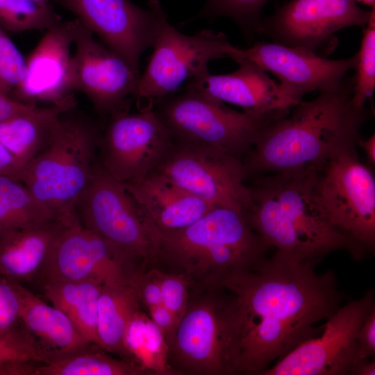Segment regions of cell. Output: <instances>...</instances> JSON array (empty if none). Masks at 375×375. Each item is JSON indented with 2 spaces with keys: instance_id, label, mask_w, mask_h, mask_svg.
<instances>
[{
  "instance_id": "obj_3",
  "label": "cell",
  "mask_w": 375,
  "mask_h": 375,
  "mask_svg": "<svg viewBox=\"0 0 375 375\" xmlns=\"http://www.w3.org/2000/svg\"><path fill=\"white\" fill-rule=\"evenodd\" d=\"M315 171L273 174L250 188L251 228L272 248L300 261L317 264L328 253L346 251L355 260L369 250L325 217L315 192Z\"/></svg>"
},
{
  "instance_id": "obj_19",
  "label": "cell",
  "mask_w": 375,
  "mask_h": 375,
  "mask_svg": "<svg viewBox=\"0 0 375 375\" xmlns=\"http://www.w3.org/2000/svg\"><path fill=\"white\" fill-rule=\"evenodd\" d=\"M236 62L239 67L235 72L212 74L208 70L204 71L182 90H194L259 116L288 113L301 101L272 80L257 65L246 60Z\"/></svg>"
},
{
  "instance_id": "obj_24",
  "label": "cell",
  "mask_w": 375,
  "mask_h": 375,
  "mask_svg": "<svg viewBox=\"0 0 375 375\" xmlns=\"http://www.w3.org/2000/svg\"><path fill=\"white\" fill-rule=\"evenodd\" d=\"M75 105L71 94L50 106H35L0 122V143L26 166L45 149L58 120Z\"/></svg>"
},
{
  "instance_id": "obj_42",
  "label": "cell",
  "mask_w": 375,
  "mask_h": 375,
  "mask_svg": "<svg viewBox=\"0 0 375 375\" xmlns=\"http://www.w3.org/2000/svg\"><path fill=\"white\" fill-rule=\"evenodd\" d=\"M358 144L365 151L368 161L371 165L375 163V134L369 138L367 140H363L358 139L357 142Z\"/></svg>"
},
{
  "instance_id": "obj_6",
  "label": "cell",
  "mask_w": 375,
  "mask_h": 375,
  "mask_svg": "<svg viewBox=\"0 0 375 375\" xmlns=\"http://www.w3.org/2000/svg\"><path fill=\"white\" fill-rule=\"evenodd\" d=\"M63 115L45 149L26 165L21 178L36 199L60 219L76 213L77 203L92 177L99 143L90 121Z\"/></svg>"
},
{
  "instance_id": "obj_30",
  "label": "cell",
  "mask_w": 375,
  "mask_h": 375,
  "mask_svg": "<svg viewBox=\"0 0 375 375\" xmlns=\"http://www.w3.org/2000/svg\"><path fill=\"white\" fill-rule=\"evenodd\" d=\"M61 21L51 3L33 0H0V26L6 32L47 31Z\"/></svg>"
},
{
  "instance_id": "obj_41",
  "label": "cell",
  "mask_w": 375,
  "mask_h": 375,
  "mask_svg": "<svg viewBox=\"0 0 375 375\" xmlns=\"http://www.w3.org/2000/svg\"><path fill=\"white\" fill-rule=\"evenodd\" d=\"M36 104L16 101L9 96L0 94V122L26 111Z\"/></svg>"
},
{
  "instance_id": "obj_2",
  "label": "cell",
  "mask_w": 375,
  "mask_h": 375,
  "mask_svg": "<svg viewBox=\"0 0 375 375\" xmlns=\"http://www.w3.org/2000/svg\"><path fill=\"white\" fill-rule=\"evenodd\" d=\"M352 86V77L344 78L267 126L244 160L249 174L315 171L356 147L368 112L353 103Z\"/></svg>"
},
{
  "instance_id": "obj_7",
  "label": "cell",
  "mask_w": 375,
  "mask_h": 375,
  "mask_svg": "<svg viewBox=\"0 0 375 375\" xmlns=\"http://www.w3.org/2000/svg\"><path fill=\"white\" fill-rule=\"evenodd\" d=\"M148 6L156 12L158 25L153 51L135 95L140 110L153 108L208 70L210 61L232 59L240 49L219 31L204 29L192 35L183 34L169 23L159 0H148Z\"/></svg>"
},
{
  "instance_id": "obj_17",
  "label": "cell",
  "mask_w": 375,
  "mask_h": 375,
  "mask_svg": "<svg viewBox=\"0 0 375 375\" xmlns=\"http://www.w3.org/2000/svg\"><path fill=\"white\" fill-rule=\"evenodd\" d=\"M137 74L143 52L152 47L158 17L129 0H57Z\"/></svg>"
},
{
  "instance_id": "obj_18",
  "label": "cell",
  "mask_w": 375,
  "mask_h": 375,
  "mask_svg": "<svg viewBox=\"0 0 375 375\" xmlns=\"http://www.w3.org/2000/svg\"><path fill=\"white\" fill-rule=\"evenodd\" d=\"M232 60H246L280 81V85L297 99L313 91L337 86L355 67L356 54L349 58L329 60L311 51L274 42H257L240 49Z\"/></svg>"
},
{
  "instance_id": "obj_11",
  "label": "cell",
  "mask_w": 375,
  "mask_h": 375,
  "mask_svg": "<svg viewBox=\"0 0 375 375\" xmlns=\"http://www.w3.org/2000/svg\"><path fill=\"white\" fill-rule=\"evenodd\" d=\"M215 207L245 215L253 206L241 158L210 147L173 142L153 171Z\"/></svg>"
},
{
  "instance_id": "obj_39",
  "label": "cell",
  "mask_w": 375,
  "mask_h": 375,
  "mask_svg": "<svg viewBox=\"0 0 375 375\" xmlns=\"http://www.w3.org/2000/svg\"><path fill=\"white\" fill-rule=\"evenodd\" d=\"M146 311L153 322L163 333L169 347L178 320L163 304L150 307L146 309Z\"/></svg>"
},
{
  "instance_id": "obj_36",
  "label": "cell",
  "mask_w": 375,
  "mask_h": 375,
  "mask_svg": "<svg viewBox=\"0 0 375 375\" xmlns=\"http://www.w3.org/2000/svg\"><path fill=\"white\" fill-rule=\"evenodd\" d=\"M20 301L16 283L0 274V336L19 324Z\"/></svg>"
},
{
  "instance_id": "obj_1",
  "label": "cell",
  "mask_w": 375,
  "mask_h": 375,
  "mask_svg": "<svg viewBox=\"0 0 375 375\" xmlns=\"http://www.w3.org/2000/svg\"><path fill=\"white\" fill-rule=\"evenodd\" d=\"M300 261L279 251L256 269L235 274L222 283L235 297L238 323L237 375H261L301 343L319 336L342 304L333 270Z\"/></svg>"
},
{
  "instance_id": "obj_8",
  "label": "cell",
  "mask_w": 375,
  "mask_h": 375,
  "mask_svg": "<svg viewBox=\"0 0 375 375\" xmlns=\"http://www.w3.org/2000/svg\"><path fill=\"white\" fill-rule=\"evenodd\" d=\"M181 91L155 105L173 142L210 147L239 158L247 154L267 126L287 115L240 112L198 91Z\"/></svg>"
},
{
  "instance_id": "obj_40",
  "label": "cell",
  "mask_w": 375,
  "mask_h": 375,
  "mask_svg": "<svg viewBox=\"0 0 375 375\" xmlns=\"http://www.w3.org/2000/svg\"><path fill=\"white\" fill-rule=\"evenodd\" d=\"M25 165L0 143V176L21 178Z\"/></svg>"
},
{
  "instance_id": "obj_5",
  "label": "cell",
  "mask_w": 375,
  "mask_h": 375,
  "mask_svg": "<svg viewBox=\"0 0 375 375\" xmlns=\"http://www.w3.org/2000/svg\"><path fill=\"white\" fill-rule=\"evenodd\" d=\"M238 336L234 295L223 286H189L169 344V365L176 374L236 375Z\"/></svg>"
},
{
  "instance_id": "obj_22",
  "label": "cell",
  "mask_w": 375,
  "mask_h": 375,
  "mask_svg": "<svg viewBox=\"0 0 375 375\" xmlns=\"http://www.w3.org/2000/svg\"><path fill=\"white\" fill-rule=\"evenodd\" d=\"M15 283L20 301L19 322L42 362L62 358L90 343L63 312Z\"/></svg>"
},
{
  "instance_id": "obj_15",
  "label": "cell",
  "mask_w": 375,
  "mask_h": 375,
  "mask_svg": "<svg viewBox=\"0 0 375 375\" xmlns=\"http://www.w3.org/2000/svg\"><path fill=\"white\" fill-rule=\"evenodd\" d=\"M374 10L362 9L356 0H291L262 19L258 35L318 54L338 31L366 26Z\"/></svg>"
},
{
  "instance_id": "obj_28",
  "label": "cell",
  "mask_w": 375,
  "mask_h": 375,
  "mask_svg": "<svg viewBox=\"0 0 375 375\" xmlns=\"http://www.w3.org/2000/svg\"><path fill=\"white\" fill-rule=\"evenodd\" d=\"M144 374L134 363L114 358L92 343L58 359L39 362L34 372V375Z\"/></svg>"
},
{
  "instance_id": "obj_12",
  "label": "cell",
  "mask_w": 375,
  "mask_h": 375,
  "mask_svg": "<svg viewBox=\"0 0 375 375\" xmlns=\"http://www.w3.org/2000/svg\"><path fill=\"white\" fill-rule=\"evenodd\" d=\"M145 270L128 255L84 226L76 213L66 218L36 277L42 283L91 281L115 286L133 283Z\"/></svg>"
},
{
  "instance_id": "obj_16",
  "label": "cell",
  "mask_w": 375,
  "mask_h": 375,
  "mask_svg": "<svg viewBox=\"0 0 375 375\" xmlns=\"http://www.w3.org/2000/svg\"><path fill=\"white\" fill-rule=\"evenodd\" d=\"M94 35L76 19L71 88L85 94L98 112L112 115L135 99L140 74Z\"/></svg>"
},
{
  "instance_id": "obj_23",
  "label": "cell",
  "mask_w": 375,
  "mask_h": 375,
  "mask_svg": "<svg viewBox=\"0 0 375 375\" xmlns=\"http://www.w3.org/2000/svg\"><path fill=\"white\" fill-rule=\"evenodd\" d=\"M65 219L0 234V274L21 284L36 277L62 230Z\"/></svg>"
},
{
  "instance_id": "obj_26",
  "label": "cell",
  "mask_w": 375,
  "mask_h": 375,
  "mask_svg": "<svg viewBox=\"0 0 375 375\" xmlns=\"http://www.w3.org/2000/svg\"><path fill=\"white\" fill-rule=\"evenodd\" d=\"M141 306L133 283L103 286L97 312L99 347L128 361L124 348V336L133 315Z\"/></svg>"
},
{
  "instance_id": "obj_21",
  "label": "cell",
  "mask_w": 375,
  "mask_h": 375,
  "mask_svg": "<svg viewBox=\"0 0 375 375\" xmlns=\"http://www.w3.org/2000/svg\"><path fill=\"white\" fill-rule=\"evenodd\" d=\"M123 183L159 233L186 228L215 208L156 172Z\"/></svg>"
},
{
  "instance_id": "obj_38",
  "label": "cell",
  "mask_w": 375,
  "mask_h": 375,
  "mask_svg": "<svg viewBox=\"0 0 375 375\" xmlns=\"http://www.w3.org/2000/svg\"><path fill=\"white\" fill-rule=\"evenodd\" d=\"M359 347V361L367 360L375 357V308L363 322L356 336Z\"/></svg>"
},
{
  "instance_id": "obj_25",
  "label": "cell",
  "mask_w": 375,
  "mask_h": 375,
  "mask_svg": "<svg viewBox=\"0 0 375 375\" xmlns=\"http://www.w3.org/2000/svg\"><path fill=\"white\" fill-rule=\"evenodd\" d=\"M42 283L44 297L72 322L90 343L99 346L98 302L102 285L91 281H58Z\"/></svg>"
},
{
  "instance_id": "obj_44",
  "label": "cell",
  "mask_w": 375,
  "mask_h": 375,
  "mask_svg": "<svg viewBox=\"0 0 375 375\" xmlns=\"http://www.w3.org/2000/svg\"><path fill=\"white\" fill-rule=\"evenodd\" d=\"M356 1L362 3L372 8H375V0H356Z\"/></svg>"
},
{
  "instance_id": "obj_31",
  "label": "cell",
  "mask_w": 375,
  "mask_h": 375,
  "mask_svg": "<svg viewBox=\"0 0 375 375\" xmlns=\"http://www.w3.org/2000/svg\"><path fill=\"white\" fill-rule=\"evenodd\" d=\"M269 0H206L204 6L194 18L215 19L227 17L233 19L251 42L262 21L261 12Z\"/></svg>"
},
{
  "instance_id": "obj_14",
  "label": "cell",
  "mask_w": 375,
  "mask_h": 375,
  "mask_svg": "<svg viewBox=\"0 0 375 375\" xmlns=\"http://www.w3.org/2000/svg\"><path fill=\"white\" fill-rule=\"evenodd\" d=\"M129 113L117 111L99 142L102 167L117 181L128 183L153 172L171 148V135L154 108Z\"/></svg>"
},
{
  "instance_id": "obj_4",
  "label": "cell",
  "mask_w": 375,
  "mask_h": 375,
  "mask_svg": "<svg viewBox=\"0 0 375 375\" xmlns=\"http://www.w3.org/2000/svg\"><path fill=\"white\" fill-rule=\"evenodd\" d=\"M270 248L244 213L215 207L186 228L158 232L152 267L183 275L192 288L222 286L230 276L259 267Z\"/></svg>"
},
{
  "instance_id": "obj_34",
  "label": "cell",
  "mask_w": 375,
  "mask_h": 375,
  "mask_svg": "<svg viewBox=\"0 0 375 375\" xmlns=\"http://www.w3.org/2000/svg\"><path fill=\"white\" fill-rule=\"evenodd\" d=\"M0 26V94L9 96L24 78L26 59Z\"/></svg>"
},
{
  "instance_id": "obj_13",
  "label": "cell",
  "mask_w": 375,
  "mask_h": 375,
  "mask_svg": "<svg viewBox=\"0 0 375 375\" xmlns=\"http://www.w3.org/2000/svg\"><path fill=\"white\" fill-rule=\"evenodd\" d=\"M374 308V291L369 289L327 318L319 336L299 344L261 375H350L360 362L357 333Z\"/></svg>"
},
{
  "instance_id": "obj_9",
  "label": "cell",
  "mask_w": 375,
  "mask_h": 375,
  "mask_svg": "<svg viewBox=\"0 0 375 375\" xmlns=\"http://www.w3.org/2000/svg\"><path fill=\"white\" fill-rule=\"evenodd\" d=\"M76 212L81 222L135 260L151 267L158 253V231L124 184L95 165L81 196Z\"/></svg>"
},
{
  "instance_id": "obj_43",
  "label": "cell",
  "mask_w": 375,
  "mask_h": 375,
  "mask_svg": "<svg viewBox=\"0 0 375 375\" xmlns=\"http://www.w3.org/2000/svg\"><path fill=\"white\" fill-rule=\"evenodd\" d=\"M375 360H363L358 362L351 369L350 375H374Z\"/></svg>"
},
{
  "instance_id": "obj_45",
  "label": "cell",
  "mask_w": 375,
  "mask_h": 375,
  "mask_svg": "<svg viewBox=\"0 0 375 375\" xmlns=\"http://www.w3.org/2000/svg\"><path fill=\"white\" fill-rule=\"evenodd\" d=\"M33 1L42 3H46V4L50 3V1H51V0H33Z\"/></svg>"
},
{
  "instance_id": "obj_20",
  "label": "cell",
  "mask_w": 375,
  "mask_h": 375,
  "mask_svg": "<svg viewBox=\"0 0 375 375\" xmlns=\"http://www.w3.org/2000/svg\"><path fill=\"white\" fill-rule=\"evenodd\" d=\"M76 19L60 22L47 30L26 59L24 79L9 95L12 99L35 104L43 101L57 103L72 92L70 53L74 44Z\"/></svg>"
},
{
  "instance_id": "obj_37",
  "label": "cell",
  "mask_w": 375,
  "mask_h": 375,
  "mask_svg": "<svg viewBox=\"0 0 375 375\" xmlns=\"http://www.w3.org/2000/svg\"><path fill=\"white\" fill-rule=\"evenodd\" d=\"M133 283L140 303L145 309L162 304L160 285L151 267L140 273Z\"/></svg>"
},
{
  "instance_id": "obj_33",
  "label": "cell",
  "mask_w": 375,
  "mask_h": 375,
  "mask_svg": "<svg viewBox=\"0 0 375 375\" xmlns=\"http://www.w3.org/2000/svg\"><path fill=\"white\" fill-rule=\"evenodd\" d=\"M24 362H42L30 336L19 324L0 336V375H8L13 365Z\"/></svg>"
},
{
  "instance_id": "obj_35",
  "label": "cell",
  "mask_w": 375,
  "mask_h": 375,
  "mask_svg": "<svg viewBox=\"0 0 375 375\" xmlns=\"http://www.w3.org/2000/svg\"><path fill=\"white\" fill-rule=\"evenodd\" d=\"M160 285L162 304L179 321L189 298L188 280L182 274L151 267Z\"/></svg>"
},
{
  "instance_id": "obj_29",
  "label": "cell",
  "mask_w": 375,
  "mask_h": 375,
  "mask_svg": "<svg viewBox=\"0 0 375 375\" xmlns=\"http://www.w3.org/2000/svg\"><path fill=\"white\" fill-rule=\"evenodd\" d=\"M59 219L40 203L19 179L0 176V234Z\"/></svg>"
},
{
  "instance_id": "obj_10",
  "label": "cell",
  "mask_w": 375,
  "mask_h": 375,
  "mask_svg": "<svg viewBox=\"0 0 375 375\" xmlns=\"http://www.w3.org/2000/svg\"><path fill=\"white\" fill-rule=\"evenodd\" d=\"M315 192L326 219L369 251L375 244V178L356 147L344 149L315 170Z\"/></svg>"
},
{
  "instance_id": "obj_32",
  "label": "cell",
  "mask_w": 375,
  "mask_h": 375,
  "mask_svg": "<svg viewBox=\"0 0 375 375\" xmlns=\"http://www.w3.org/2000/svg\"><path fill=\"white\" fill-rule=\"evenodd\" d=\"M360 49L352 77V101L357 107H364L373 96L375 89V10L365 26Z\"/></svg>"
},
{
  "instance_id": "obj_27",
  "label": "cell",
  "mask_w": 375,
  "mask_h": 375,
  "mask_svg": "<svg viewBox=\"0 0 375 375\" xmlns=\"http://www.w3.org/2000/svg\"><path fill=\"white\" fill-rule=\"evenodd\" d=\"M124 343L128 360L145 374H176L169 365V347L165 336L142 306L133 315Z\"/></svg>"
}]
</instances>
